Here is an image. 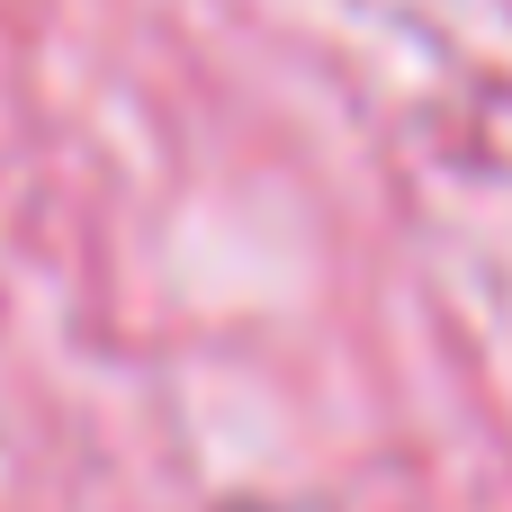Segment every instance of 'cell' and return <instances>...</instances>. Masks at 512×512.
Here are the masks:
<instances>
[{
	"label": "cell",
	"instance_id": "cell-1",
	"mask_svg": "<svg viewBox=\"0 0 512 512\" xmlns=\"http://www.w3.org/2000/svg\"><path fill=\"white\" fill-rule=\"evenodd\" d=\"M225 512H288V504H225Z\"/></svg>",
	"mask_w": 512,
	"mask_h": 512
}]
</instances>
